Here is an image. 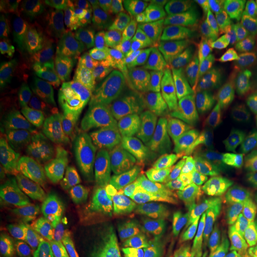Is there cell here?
I'll return each mask as SVG.
<instances>
[{
	"label": "cell",
	"instance_id": "6da1fadb",
	"mask_svg": "<svg viewBox=\"0 0 257 257\" xmlns=\"http://www.w3.org/2000/svg\"><path fill=\"white\" fill-rule=\"evenodd\" d=\"M256 143L253 135L226 113L223 100L204 90L176 121L167 163L229 177Z\"/></svg>",
	"mask_w": 257,
	"mask_h": 257
},
{
	"label": "cell",
	"instance_id": "7a4b0ae2",
	"mask_svg": "<svg viewBox=\"0 0 257 257\" xmlns=\"http://www.w3.org/2000/svg\"><path fill=\"white\" fill-rule=\"evenodd\" d=\"M140 99L149 107L182 116L200 92L192 76L193 40L186 30L150 32L136 50Z\"/></svg>",
	"mask_w": 257,
	"mask_h": 257
},
{
	"label": "cell",
	"instance_id": "3957f363",
	"mask_svg": "<svg viewBox=\"0 0 257 257\" xmlns=\"http://www.w3.org/2000/svg\"><path fill=\"white\" fill-rule=\"evenodd\" d=\"M97 206L109 226L123 237L156 257H179L183 241L166 210L162 182L130 193L99 192Z\"/></svg>",
	"mask_w": 257,
	"mask_h": 257
},
{
	"label": "cell",
	"instance_id": "277c9868",
	"mask_svg": "<svg viewBox=\"0 0 257 257\" xmlns=\"http://www.w3.org/2000/svg\"><path fill=\"white\" fill-rule=\"evenodd\" d=\"M135 110L104 80L89 77L76 114V146L93 165L126 145Z\"/></svg>",
	"mask_w": 257,
	"mask_h": 257
},
{
	"label": "cell",
	"instance_id": "5b68a950",
	"mask_svg": "<svg viewBox=\"0 0 257 257\" xmlns=\"http://www.w3.org/2000/svg\"><path fill=\"white\" fill-rule=\"evenodd\" d=\"M87 79L82 66L56 47L49 49L37 64L42 121L66 155L77 149L76 114Z\"/></svg>",
	"mask_w": 257,
	"mask_h": 257
},
{
	"label": "cell",
	"instance_id": "8992f818",
	"mask_svg": "<svg viewBox=\"0 0 257 257\" xmlns=\"http://www.w3.org/2000/svg\"><path fill=\"white\" fill-rule=\"evenodd\" d=\"M163 197L167 214L183 243L194 247L207 239L221 197L220 177L167 163Z\"/></svg>",
	"mask_w": 257,
	"mask_h": 257
},
{
	"label": "cell",
	"instance_id": "52a82bcc",
	"mask_svg": "<svg viewBox=\"0 0 257 257\" xmlns=\"http://www.w3.org/2000/svg\"><path fill=\"white\" fill-rule=\"evenodd\" d=\"M162 138L156 119L135 110L126 145L114 155L96 163L92 180L97 193H130L162 182Z\"/></svg>",
	"mask_w": 257,
	"mask_h": 257
},
{
	"label": "cell",
	"instance_id": "ba28073f",
	"mask_svg": "<svg viewBox=\"0 0 257 257\" xmlns=\"http://www.w3.org/2000/svg\"><path fill=\"white\" fill-rule=\"evenodd\" d=\"M52 194L53 187L47 177L3 190L0 199V257H20L30 248Z\"/></svg>",
	"mask_w": 257,
	"mask_h": 257
},
{
	"label": "cell",
	"instance_id": "9c48e42d",
	"mask_svg": "<svg viewBox=\"0 0 257 257\" xmlns=\"http://www.w3.org/2000/svg\"><path fill=\"white\" fill-rule=\"evenodd\" d=\"M66 29L77 45L99 55L123 43L133 30V20L116 0H79L69 3Z\"/></svg>",
	"mask_w": 257,
	"mask_h": 257
},
{
	"label": "cell",
	"instance_id": "30bf717a",
	"mask_svg": "<svg viewBox=\"0 0 257 257\" xmlns=\"http://www.w3.org/2000/svg\"><path fill=\"white\" fill-rule=\"evenodd\" d=\"M224 18L220 6L206 2L202 20L193 29V67L197 77L213 93L236 86V60L224 50Z\"/></svg>",
	"mask_w": 257,
	"mask_h": 257
},
{
	"label": "cell",
	"instance_id": "8fae6325",
	"mask_svg": "<svg viewBox=\"0 0 257 257\" xmlns=\"http://www.w3.org/2000/svg\"><path fill=\"white\" fill-rule=\"evenodd\" d=\"M62 2L25 0L2 2V35L16 40L49 39Z\"/></svg>",
	"mask_w": 257,
	"mask_h": 257
},
{
	"label": "cell",
	"instance_id": "7c38bea8",
	"mask_svg": "<svg viewBox=\"0 0 257 257\" xmlns=\"http://www.w3.org/2000/svg\"><path fill=\"white\" fill-rule=\"evenodd\" d=\"M45 143L22 119L10 117L0 126V155L6 163H19L33 173L45 157Z\"/></svg>",
	"mask_w": 257,
	"mask_h": 257
},
{
	"label": "cell",
	"instance_id": "4fadbf2b",
	"mask_svg": "<svg viewBox=\"0 0 257 257\" xmlns=\"http://www.w3.org/2000/svg\"><path fill=\"white\" fill-rule=\"evenodd\" d=\"M29 101V80L22 56L6 43L0 53V111L10 119L18 117Z\"/></svg>",
	"mask_w": 257,
	"mask_h": 257
},
{
	"label": "cell",
	"instance_id": "5bb4252c",
	"mask_svg": "<svg viewBox=\"0 0 257 257\" xmlns=\"http://www.w3.org/2000/svg\"><path fill=\"white\" fill-rule=\"evenodd\" d=\"M219 240L257 257V203L233 192Z\"/></svg>",
	"mask_w": 257,
	"mask_h": 257
},
{
	"label": "cell",
	"instance_id": "9a60e30c",
	"mask_svg": "<svg viewBox=\"0 0 257 257\" xmlns=\"http://www.w3.org/2000/svg\"><path fill=\"white\" fill-rule=\"evenodd\" d=\"M140 15L167 29H194L204 13V0H139L133 3Z\"/></svg>",
	"mask_w": 257,
	"mask_h": 257
},
{
	"label": "cell",
	"instance_id": "2e32d148",
	"mask_svg": "<svg viewBox=\"0 0 257 257\" xmlns=\"http://www.w3.org/2000/svg\"><path fill=\"white\" fill-rule=\"evenodd\" d=\"M223 104L230 117L248 130L257 142V83L244 82L233 86Z\"/></svg>",
	"mask_w": 257,
	"mask_h": 257
},
{
	"label": "cell",
	"instance_id": "e0dca14e",
	"mask_svg": "<svg viewBox=\"0 0 257 257\" xmlns=\"http://www.w3.org/2000/svg\"><path fill=\"white\" fill-rule=\"evenodd\" d=\"M93 257H156L140 244L110 231H103Z\"/></svg>",
	"mask_w": 257,
	"mask_h": 257
},
{
	"label": "cell",
	"instance_id": "ac0fdd59",
	"mask_svg": "<svg viewBox=\"0 0 257 257\" xmlns=\"http://www.w3.org/2000/svg\"><path fill=\"white\" fill-rule=\"evenodd\" d=\"M257 45V29L243 28L237 25H224L223 30V46L237 63V60L244 57Z\"/></svg>",
	"mask_w": 257,
	"mask_h": 257
},
{
	"label": "cell",
	"instance_id": "d6986e66",
	"mask_svg": "<svg viewBox=\"0 0 257 257\" xmlns=\"http://www.w3.org/2000/svg\"><path fill=\"white\" fill-rule=\"evenodd\" d=\"M220 5L224 23L257 29L256 0H234V2H226Z\"/></svg>",
	"mask_w": 257,
	"mask_h": 257
},
{
	"label": "cell",
	"instance_id": "ffe728a7",
	"mask_svg": "<svg viewBox=\"0 0 257 257\" xmlns=\"http://www.w3.org/2000/svg\"><path fill=\"white\" fill-rule=\"evenodd\" d=\"M184 257H250L243 250L224 243L221 240H216L209 244L194 246L187 250Z\"/></svg>",
	"mask_w": 257,
	"mask_h": 257
},
{
	"label": "cell",
	"instance_id": "44dd1931",
	"mask_svg": "<svg viewBox=\"0 0 257 257\" xmlns=\"http://www.w3.org/2000/svg\"><path fill=\"white\" fill-rule=\"evenodd\" d=\"M234 193L243 194L257 203V157L250 160L237 173Z\"/></svg>",
	"mask_w": 257,
	"mask_h": 257
},
{
	"label": "cell",
	"instance_id": "7402d4cb",
	"mask_svg": "<svg viewBox=\"0 0 257 257\" xmlns=\"http://www.w3.org/2000/svg\"><path fill=\"white\" fill-rule=\"evenodd\" d=\"M236 74L240 83L253 82L257 79V45L253 50L236 63ZM239 84V83H237Z\"/></svg>",
	"mask_w": 257,
	"mask_h": 257
},
{
	"label": "cell",
	"instance_id": "603a6c76",
	"mask_svg": "<svg viewBox=\"0 0 257 257\" xmlns=\"http://www.w3.org/2000/svg\"><path fill=\"white\" fill-rule=\"evenodd\" d=\"M63 257H84V256H83L79 250H76V248H70V250H67V251L64 253Z\"/></svg>",
	"mask_w": 257,
	"mask_h": 257
}]
</instances>
